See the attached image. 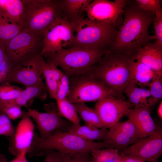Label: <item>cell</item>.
<instances>
[{
	"instance_id": "cell-1",
	"label": "cell",
	"mask_w": 162,
	"mask_h": 162,
	"mask_svg": "<svg viewBox=\"0 0 162 162\" xmlns=\"http://www.w3.org/2000/svg\"><path fill=\"white\" fill-rule=\"evenodd\" d=\"M124 18L110 50L134 52L150 44L154 38L149 28L155 17L154 14L145 11L135 0H128L124 8Z\"/></svg>"
},
{
	"instance_id": "cell-2",
	"label": "cell",
	"mask_w": 162,
	"mask_h": 162,
	"mask_svg": "<svg viewBox=\"0 0 162 162\" xmlns=\"http://www.w3.org/2000/svg\"><path fill=\"white\" fill-rule=\"evenodd\" d=\"M136 53L110 50L88 71L113 92L117 99L125 100L124 92L130 81Z\"/></svg>"
},
{
	"instance_id": "cell-3",
	"label": "cell",
	"mask_w": 162,
	"mask_h": 162,
	"mask_svg": "<svg viewBox=\"0 0 162 162\" xmlns=\"http://www.w3.org/2000/svg\"><path fill=\"white\" fill-rule=\"evenodd\" d=\"M112 148L104 141L86 140L68 131L58 130L45 138L35 132L29 150V157L44 155L47 150L53 149L61 152L73 154L91 152L98 149Z\"/></svg>"
},
{
	"instance_id": "cell-4",
	"label": "cell",
	"mask_w": 162,
	"mask_h": 162,
	"mask_svg": "<svg viewBox=\"0 0 162 162\" xmlns=\"http://www.w3.org/2000/svg\"><path fill=\"white\" fill-rule=\"evenodd\" d=\"M109 50L72 47L62 49L42 56L46 61L54 63L70 77L88 71Z\"/></svg>"
},
{
	"instance_id": "cell-5",
	"label": "cell",
	"mask_w": 162,
	"mask_h": 162,
	"mask_svg": "<svg viewBox=\"0 0 162 162\" xmlns=\"http://www.w3.org/2000/svg\"><path fill=\"white\" fill-rule=\"evenodd\" d=\"M72 47L109 50L117 33L116 26L100 24L83 18L75 23Z\"/></svg>"
},
{
	"instance_id": "cell-6",
	"label": "cell",
	"mask_w": 162,
	"mask_h": 162,
	"mask_svg": "<svg viewBox=\"0 0 162 162\" xmlns=\"http://www.w3.org/2000/svg\"><path fill=\"white\" fill-rule=\"evenodd\" d=\"M24 10L22 30L43 33L54 20L64 17L60 0H22Z\"/></svg>"
},
{
	"instance_id": "cell-7",
	"label": "cell",
	"mask_w": 162,
	"mask_h": 162,
	"mask_svg": "<svg viewBox=\"0 0 162 162\" xmlns=\"http://www.w3.org/2000/svg\"><path fill=\"white\" fill-rule=\"evenodd\" d=\"M43 46V33L22 30L4 45L8 68L41 55Z\"/></svg>"
},
{
	"instance_id": "cell-8",
	"label": "cell",
	"mask_w": 162,
	"mask_h": 162,
	"mask_svg": "<svg viewBox=\"0 0 162 162\" xmlns=\"http://www.w3.org/2000/svg\"><path fill=\"white\" fill-rule=\"evenodd\" d=\"M68 77L70 88L67 98L72 103L98 101L107 97L117 98L113 92L88 70Z\"/></svg>"
},
{
	"instance_id": "cell-9",
	"label": "cell",
	"mask_w": 162,
	"mask_h": 162,
	"mask_svg": "<svg viewBox=\"0 0 162 162\" xmlns=\"http://www.w3.org/2000/svg\"><path fill=\"white\" fill-rule=\"evenodd\" d=\"M75 29V23L66 16L54 20L43 32L44 46L41 55L69 48L73 40Z\"/></svg>"
},
{
	"instance_id": "cell-10",
	"label": "cell",
	"mask_w": 162,
	"mask_h": 162,
	"mask_svg": "<svg viewBox=\"0 0 162 162\" xmlns=\"http://www.w3.org/2000/svg\"><path fill=\"white\" fill-rule=\"evenodd\" d=\"M44 108L46 111L45 112L30 108L27 111L35 121L40 137H47L58 130L68 131L72 124L59 115L56 103L51 102L46 104Z\"/></svg>"
},
{
	"instance_id": "cell-11",
	"label": "cell",
	"mask_w": 162,
	"mask_h": 162,
	"mask_svg": "<svg viewBox=\"0 0 162 162\" xmlns=\"http://www.w3.org/2000/svg\"><path fill=\"white\" fill-rule=\"evenodd\" d=\"M44 60L42 56L39 55L16 66L8 68L6 78L2 83L15 82L26 87L44 82L43 80Z\"/></svg>"
},
{
	"instance_id": "cell-12",
	"label": "cell",
	"mask_w": 162,
	"mask_h": 162,
	"mask_svg": "<svg viewBox=\"0 0 162 162\" xmlns=\"http://www.w3.org/2000/svg\"><path fill=\"white\" fill-rule=\"evenodd\" d=\"M121 153L142 162L157 160L162 154V130L158 126L153 134L142 138Z\"/></svg>"
},
{
	"instance_id": "cell-13",
	"label": "cell",
	"mask_w": 162,
	"mask_h": 162,
	"mask_svg": "<svg viewBox=\"0 0 162 162\" xmlns=\"http://www.w3.org/2000/svg\"><path fill=\"white\" fill-rule=\"evenodd\" d=\"M128 1L92 0L86 10L87 19L98 23L116 26L118 19L123 14Z\"/></svg>"
},
{
	"instance_id": "cell-14",
	"label": "cell",
	"mask_w": 162,
	"mask_h": 162,
	"mask_svg": "<svg viewBox=\"0 0 162 162\" xmlns=\"http://www.w3.org/2000/svg\"><path fill=\"white\" fill-rule=\"evenodd\" d=\"M133 107L128 100L107 97L98 101L94 109L104 128L107 129L119 122L129 109Z\"/></svg>"
},
{
	"instance_id": "cell-15",
	"label": "cell",
	"mask_w": 162,
	"mask_h": 162,
	"mask_svg": "<svg viewBox=\"0 0 162 162\" xmlns=\"http://www.w3.org/2000/svg\"><path fill=\"white\" fill-rule=\"evenodd\" d=\"M28 112L23 111L21 119L15 129L12 138H8V150L16 156L28 153L31 147L35 132L34 125Z\"/></svg>"
},
{
	"instance_id": "cell-16",
	"label": "cell",
	"mask_w": 162,
	"mask_h": 162,
	"mask_svg": "<svg viewBox=\"0 0 162 162\" xmlns=\"http://www.w3.org/2000/svg\"><path fill=\"white\" fill-rule=\"evenodd\" d=\"M141 138L134 125L128 119L125 121L119 122L109 129L103 141L120 151Z\"/></svg>"
},
{
	"instance_id": "cell-17",
	"label": "cell",
	"mask_w": 162,
	"mask_h": 162,
	"mask_svg": "<svg viewBox=\"0 0 162 162\" xmlns=\"http://www.w3.org/2000/svg\"><path fill=\"white\" fill-rule=\"evenodd\" d=\"M152 108L133 107L129 109L125 115L134 125L141 138L153 134L158 127L151 116Z\"/></svg>"
},
{
	"instance_id": "cell-18",
	"label": "cell",
	"mask_w": 162,
	"mask_h": 162,
	"mask_svg": "<svg viewBox=\"0 0 162 162\" xmlns=\"http://www.w3.org/2000/svg\"><path fill=\"white\" fill-rule=\"evenodd\" d=\"M136 60L162 74V49L155 47L152 43L137 50Z\"/></svg>"
},
{
	"instance_id": "cell-19",
	"label": "cell",
	"mask_w": 162,
	"mask_h": 162,
	"mask_svg": "<svg viewBox=\"0 0 162 162\" xmlns=\"http://www.w3.org/2000/svg\"><path fill=\"white\" fill-rule=\"evenodd\" d=\"M124 94L133 107L145 106L153 107L157 104L151 96L148 89L139 87L134 82L130 81L126 87Z\"/></svg>"
},
{
	"instance_id": "cell-20",
	"label": "cell",
	"mask_w": 162,
	"mask_h": 162,
	"mask_svg": "<svg viewBox=\"0 0 162 162\" xmlns=\"http://www.w3.org/2000/svg\"><path fill=\"white\" fill-rule=\"evenodd\" d=\"M43 73L49 97L55 99L59 82L64 73L54 63L44 59Z\"/></svg>"
},
{
	"instance_id": "cell-21",
	"label": "cell",
	"mask_w": 162,
	"mask_h": 162,
	"mask_svg": "<svg viewBox=\"0 0 162 162\" xmlns=\"http://www.w3.org/2000/svg\"><path fill=\"white\" fill-rule=\"evenodd\" d=\"M92 0H60L61 8L63 16L70 21L75 23L84 18L82 15Z\"/></svg>"
},
{
	"instance_id": "cell-22",
	"label": "cell",
	"mask_w": 162,
	"mask_h": 162,
	"mask_svg": "<svg viewBox=\"0 0 162 162\" xmlns=\"http://www.w3.org/2000/svg\"><path fill=\"white\" fill-rule=\"evenodd\" d=\"M48 93L45 83H43L26 87L19 96L16 99L8 100L21 107L28 106L31 100L36 98L41 101L46 100Z\"/></svg>"
},
{
	"instance_id": "cell-23",
	"label": "cell",
	"mask_w": 162,
	"mask_h": 162,
	"mask_svg": "<svg viewBox=\"0 0 162 162\" xmlns=\"http://www.w3.org/2000/svg\"><path fill=\"white\" fill-rule=\"evenodd\" d=\"M159 74L146 65L136 61L133 64L131 69L130 81L139 87L146 88Z\"/></svg>"
},
{
	"instance_id": "cell-24",
	"label": "cell",
	"mask_w": 162,
	"mask_h": 162,
	"mask_svg": "<svg viewBox=\"0 0 162 162\" xmlns=\"http://www.w3.org/2000/svg\"><path fill=\"white\" fill-rule=\"evenodd\" d=\"M108 131L107 129L85 124L82 126L72 124L68 129V131L86 140L103 141L106 136Z\"/></svg>"
},
{
	"instance_id": "cell-25",
	"label": "cell",
	"mask_w": 162,
	"mask_h": 162,
	"mask_svg": "<svg viewBox=\"0 0 162 162\" xmlns=\"http://www.w3.org/2000/svg\"><path fill=\"white\" fill-rule=\"evenodd\" d=\"M24 10L22 0H0V12L21 26Z\"/></svg>"
},
{
	"instance_id": "cell-26",
	"label": "cell",
	"mask_w": 162,
	"mask_h": 162,
	"mask_svg": "<svg viewBox=\"0 0 162 162\" xmlns=\"http://www.w3.org/2000/svg\"><path fill=\"white\" fill-rule=\"evenodd\" d=\"M22 26L0 12V41L4 46L22 30Z\"/></svg>"
},
{
	"instance_id": "cell-27",
	"label": "cell",
	"mask_w": 162,
	"mask_h": 162,
	"mask_svg": "<svg viewBox=\"0 0 162 162\" xmlns=\"http://www.w3.org/2000/svg\"><path fill=\"white\" fill-rule=\"evenodd\" d=\"M72 103L78 114L83 120L85 124L105 129L97 112L94 109L88 106L84 103L77 102Z\"/></svg>"
},
{
	"instance_id": "cell-28",
	"label": "cell",
	"mask_w": 162,
	"mask_h": 162,
	"mask_svg": "<svg viewBox=\"0 0 162 162\" xmlns=\"http://www.w3.org/2000/svg\"><path fill=\"white\" fill-rule=\"evenodd\" d=\"M91 156L92 162H123L119 151L112 148L95 149Z\"/></svg>"
},
{
	"instance_id": "cell-29",
	"label": "cell",
	"mask_w": 162,
	"mask_h": 162,
	"mask_svg": "<svg viewBox=\"0 0 162 162\" xmlns=\"http://www.w3.org/2000/svg\"><path fill=\"white\" fill-rule=\"evenodd\" d=\"M58 112L59 115L76 125H80V118L72 103L67 98L60 100H56Z\"/></svg>"
},
{
	"instance_id": "cell-30",
	"label": "cell",
	"mask_w": 162,
	"mask_h": 162,
	"mask_svg": "<svg viewBox=\"0 0 162 162\" xmlns=\"http://www.w3.org/2000/svg\"><path fill=\"white\" fill-rule=\"evenodd\" d=\"M23 90L10 83H2L0 85V100H10L14 99L19 96Z\"/></svg>"
},
{
	"instance_id": "cell-31",
	"label": "cell",
	"mask_w": 162,
	"mask_h": 162,
	"mask_svg": "<svg viewBox=\"0 0 162 162\" xmlns=\"http://www.w3.org/2000/svg\"><path fill=\"white\" fill-rule=\"evenodd\" d=\"M21 108L9 101L0 100V113H4L10 120H14L22 117L23 111Z\"/></svg>"
},
{
	"instance_id": "cell-32",
	"label": "cell",
	"mask_w": 162,
	"mask_h": 162,
	"mask_svg": "<svg viewBox=\"0 0 162 162\" xmlns=\"http://www.w3.org/2000/svg\"><path fill=\"white\" fill-rule=\"evenodd\" d=\"M43 162H70L71 154L61 152L53 149L46 150Z\"/></svg>"
},
{
	"instance_id": "cell-33",
	"label": "cell",
	"mask_w": 162,
	"mask_h": 162,
	"mask_svg": "<svg viewBox=\"0 0 162 162\" xmlns=\"http://www.w3.org/2000/svg\"><path fill=\"white\" fill-rule=\"evenodd\" d=\"M156 17L153 22L155 41L152 44L155 47L162 49V11L155 14Z\"/></svg>"
},
{
	"instance_id": "cell-34",
	"label": "cell",
	"mask_w": 162,
	"mask_h": 162,
	"mask_svg": "<svg viewBox=\"0 0 162 162\" xmlns=\"http://www.w3.org/2000/svg\"><path fill=\"white\" fill-rule=\"evenodd\" d=\"M148 87L151 96L157 103L162 98V75L157 76L150 83Z\"/></svg>"
},
{
	"instance_id": "cell-35",
	"label": "cell",
	"mask_w": 162,
	"mask_h": 162,
	"mask_svg": "<svg viewBox=\"0 0 162 162\" xmlns=\"http://www.w3.org/2000/svg\"><path fill=\"white\" fill-rule=\"evenodd\" d=\"M135 1L139 8L142 10L155 14L162 11L159 0H136Z\"/></svg>"
},
{
	"instance_id": "cell-36",
	"label": "cell",
	"mask_w": 162,
	"mask_h": 162,
	"mask_svg": "<svg viewBox=\"0 0 162 162\" xmlns=\"http://www.w3.org/2000/svg\"><path fill=\"white\" fill-rule=\"evenodd\" d=\"M15 129L10 120L4 113H0V135L12 138L14 134Z\"/></svg>"
},
{
	"instance_id": "cell-37",
	"label": "cell",
	"mask_w": 162,
	"mask_h": 162,
	"mask_svg": "<svg viewBox=\"0 0 162 162\" xmlns=\"http://www.w3.org/2000/svg\"><path fill=\"white\" fill-rule=\"evenodd\" d=\"M70 88L68 77L64 73L59 83L56 100H60L67 98Z\"/></svg>"
},
{
	"instance_id": "cell-38",
	"label": "cell",
	"mask_w": 162,
	"mask_h": 162,
	"mask_svg": "<svg viewBox=\"0 0 162 162\" xmlns=\"http://www.w3.org/2000/svg\"><path fill=\"white\" fill-rule=\"evenodd\" d=\"M70 162H92L91 152L71 154Z\"/></svg>"
},
{
	"instance_id": "cell-39",
	"label": "cell",
	"mask_w": 162,
	"mask_h": 162,
	"mask_svg": "<svg viewBox=\"0 0 162 162\" xmlns=\"http://www.w3.org/2000/svg\"><path fill=\"white\" fill-rule=\"evenodd\" d=\"M26 155V154H21L16 156L13 160L8 162H28ZM0 162H7L5 157L3 154H0Z\"/></svg>"
},
{
	"instance_id": "cell-40",
	"label": "cell",
	"mask_w": 162,
	"mask_h": 162,
	"mask_svg": "<svg viewBox=\"0 0 162 162\" xmlns=\"http://www.w3.org/2000/svg\"><path fill=\"white\" fill-rule=\"evenodd\" d=\"M7 61L5 46L3 43L0 41V65Z\"/></svg>"
},
{
	"instance_id": "cell-41",
	"label": "cell",
	"mask_w": 162,
	"mask_h": 162,
	"mask_svg": "<svg viewBox=\"0 0 162 162\" xmlns=\"http://www.w3.org/2000/svg\"><path fill=\"white\" fill-rule=\"evenodd\" d=\"M121 156L123 162H142L135 158L124 154H122Z\"/></svg>"
},
{
	"instance_id": "cell-42",
	"label": "cell",
	"mask_w": 162,
	"mask_h": 162,
	"mask_svg": "<svg viewBox=\"0 0 162 162\" xmlns=\"http://www.w3.org/2000/svg\"><path fill=\"white\" fill-rule=\"evenodd\" d=\"M7 71H4L0 72V83L4 82L6 78Z\"/></svg>"
},
{
	"instance_id": "cell-43",
	"label": "cell",
	"mask_w": 162,
	"mask_h": 162,
	"mask_svg": "<svg viewBox=\"0 0 162 162\" xmlns=\"http://www.w3.org/2000/svg\"><path fill=\"white\" fill-rule=\"evenodd\" d=\"M157 113L158 117L160 118L162 120V101L160 103L158 107Z\"/></svg>"
},
{
	"instance_id": "cell-44",
	"label": "cell",
	"mask_w": 162,
	"mask_h": 162,
	"mask_svg": "<svg viewBox=\"0 0 162 162\" xmlns=\"http://www.w3.org/2000/svg\"><path fill=\"white\" fill-rule=\"evenodd\" d=\"M147 162H158L157 161V160H155L148 161Z\"/></svg>"
}]
</instances>
